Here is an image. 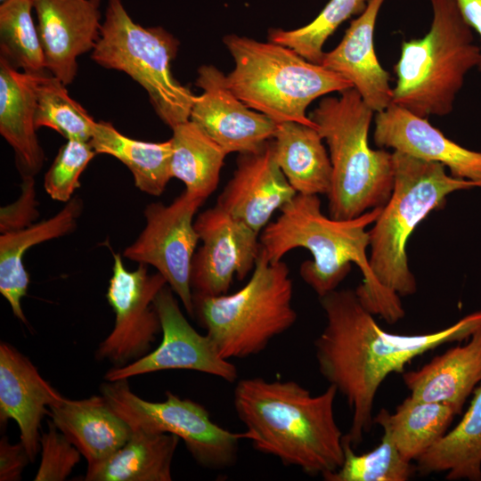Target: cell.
<instances>
[{
  "label": "cell",
  "instance_id": "8992f818",
  "mask_svg": "<svg viewBox=\"0 0 481 481\" xmlns=\"http://www.w3.org/2000/svg\"><path fill=\"white\" fill-rule=\"evenodd\" d=\"M429 1V30L422 37L404 40L394 66L392 103L422 118L452 111L468 73L479 68L481 54L456 1Z\"/></svg>",
  "mask_w": 481,
  "mask_h": 481
},
{
  "label": "cell",
  "instance_id": "ac0fdd59",
  "mask_svg": "<svg viewBox=\"0 0 481 481\" xmlns=\"http://www.w3.org/2000/svg\"><path fill=\"white\" fill-rule=\"evenodd\" d=\"M296 194L275 160L271 139L255 151L239 154L216 205L260 233Z\"/></svg>",
  "mask_w": 481,
  "mask_h": 481
},
{
  "label": "cell",
  "instance_id": "f546056e",
  "mask_svg": "<svg viewBox=\"0 0 481 481\" xmlns=\"http://www.w3.org/2000/svg\"><path fill=\"white\" fill-rule=\"evenodd\" d=\"M170 175L206 200L216 189L227 152L191 119L172 128Z\"/></svg>",
  "mask_w": 481,
  "mask_h": 481
},
{
  "label": "cell",
  "instance_id": "2e32d148",
  "mask_svg": "<svg viewBox=\"0 0 481 481\" xmlns=\"http://www.w3.org/2000/svg\"><path fill=\"white\" fill-rule=\"evenodd\" d=\"M46 70L65 86L75 79L77 58L101 35V0H32Z\"/></svg>",
  "mask_w": 481,
  "mask_h": 481
},
{
  "label": "cell",
  "instance_id": "30bf717a",
  "mask_svg": "<svg viewBox=\"0 0 481 481\" xmlns=\"http://www.w3.org/2000/svg\"><path fill=\"white\" fill-rule=\"evenodd\" d=\"M101 392L116 412L134 429L167 433L183 439L194 461L203 468L222 470L238 459L239 442L246 432L235 433L215 423L199 403L166 391L162 402L135 395L127 379L107 381Z\"/></svg>",
  "mask_w": 481,
  "mask_h": 481
},
{
  "label": "cell",
  "instance_id": "4dcf8cb0",
  "mask_svg": "<svg viewBox=\"0 0 481 481\" xmlns=\"http://www.w3.org/2000/svg\"><path fill=\"white\" fill-rule=\"evenodd\" d=\"M35 126L49 127L67 140L89 142L96 122L77 102L72 99L66 86L49 72L37 77Z\"/></svg>",
  "mask_w": 481,
  "mask_h": 481
},
{
  "label": "cell",
  "instance_id": "f1b7e54d",
  "mask_svg": "<svg viewBox=\"0 0 481 481\" xmlns=\"http://www.w3.org/2000/svg\"><path fill=\"white\" fill-rule=\"evenodd\" d=\"M455 415L449 404L410 395L393 413L381 409L374 421L390 435L405 460L416 461L447 432Z\"/></svg>",
  "mask_w": 481,
  "mask_h": 481
},
{
  "label": "cell",
  "instance_id": "f35d334b",
  "mask_svg": "<svg viewBox=\"0 0 481 481\" xmlns=\"http://www.w3.org/2000/svg\"><path fill=\"white\" fill-rule=\"evenodd\" d=\"M455 1L465 21L477 34L481 50V0ZM479 68L481 69V54Z\"/></svg>",
  "mask_w": 481,
  "mask_h": 481
},
{
  "label": "cell",
  "instance_id": "74e56055",
  "mask_svg": "<svg viewBox=\"0 0 481 481\" xmlns=\"http://www.w3.org/2000/svg\"><path fill=\"white\" fill-rule=\"evenodd\" d=\"M30 461L21 441L11 444L7 436L0 440V481H18Z\"/></svg>",
  "mask_w": 481,
  "mask_h": 481
},
{
  "label": "cell",
  "instance_id": "d6986e66",
  "mask_svg": "<svg viewBox=\"0 0 481 481\" xmlns=\"http://www.w3.org/2000/svg\"><path fill=\"white\" fill-rule=\"evenodd\" d=\"M61 398L27 356L11 344L0 343V423L16 422L31 462L40 451L42 420Z\"/></svg>",
  "mask_w": 481,
  "mask_h": 481
},
{
  "label": "cell",
  "instance_id": "836d02e7",
  "mask_svg": "<svg viewBox=\"0 0 481 481\" xmlns=\"http://www.w3.org/2000/svg\"><path fill=\"white\" fill-rule=\"evenodd\" d=\"M368 0H330L309 23L295 29H273L268 40L287 46L309 61L321 63L323 45L337 29L349 18L359 15Z\"/></svg>",
  "mask_w": 481,
  "mask_h": 481
},
{
  "label": "cell",
  "instance_id": "ffe728a7",
  "mask_svg": "<svg viewBox=\"0 0 481 481\" xmlns=\"http://www.w3.org/2000/svg\"><path fill=\"white\" fill-rule=\"evenodd\" d=\"M384 2L368 0L366 8L351 21L339 44L324 53L320 63L347 80L374 112L387 108L393 98L389 73L379 63L373 44Z\"/></svg>",
  "mask_w": 481,
  "mask_h": 481
},
{
  "label": "cell",
  "instance_id": "3957f363",
  "mask_svg": "<svg viewBox=\"0 0 481 481\" xmlns=\"http://www.w3.org/2000/svg\"><path fill=\"white\" fill-rule=\"evenodd\" d=\"M321 208L318 195L297 193L259 233L261 253L274 263L294 249H307L313 259L304 261L299 273L319 298L337 289L355 264L363 274L355 293L363 306L378 315V291L367 255V227L376 221L382 207L351 219L327 217Z\"/></svg>",
  "mask_w": 481,
  "mask_h": 481
},
{
  "label": "cell",
  "instance_id": "5b68a950",
  "mask_svg": "<svg viewBox=\"0 0 481 481\" xmlns=\"http://www.w3.org/2000/svg\"><path fill=\"white\" fill-rule=\"evenodd\" d=\"M373 114L352 87L338 97H323L308 116L329 149L332 183L327 196L332 218H355L383 207L391 196L392 152L369 143Z\"/></svg>",
  "mask_w": 481,
  "mask_h": 481
},
{
  "label": "cell",
  "instance_id": "cb8c5ba5",
  "mask_svg": "<svg viewBox=\"0 0 481 481\" xmlns=\"http://www.w3.org/2000/svg\"><path fill=\"white\" fill-rule=\"evenodd\" d=\"M82 208L83 201L76 196L53 216L20 230L1 233L0 293L16 318L26 325L28 321L21 307V299L27 295L29 277L23 264V256L35 245L71 232L77 226Z\"/></svg>",
  "mask_w": 481,
  "mask_h": 481
},
{
  "label": "cell",
  "instance_id": "5bb4252c",
  "mask_svg": "<svg viewBox=\"0 0 481 481\" xmlns=\"http://www.w3.org/2000/svg\"><path fill=\"white\" fill-rule=\"evenodd\" d=\"M194 226L202 244L192 259V293L226 294L234 277L243 280L254 269L259 233L216 205L200 213Z\"/></svg>",
  "mask_w": 481,
  "mask_h": 481
},
{
  "label": "cell",
  "instance_id": "484cf974",
  "mask_svg": "<svg viewBox=\"0 0 481 481\" xmlns=\"http://www.w3.org/2000/svg\"><path fill=\"white\" fill-rule=\"evenodd\" d=\"M179 437L134 429L127 442L107 459L87 465L85 481H170Z\"/></svg>",
  "mask_w": 481,
  "mask_h": 481
},
{
  "label": "cell",
  "instance_id": "e0dca14e",
  "mask_svg": "<svg viewBox=\"0 0 481 481\" xmlns=\"http://www.w3.org/2000/svg\"><path fill=\"white\" fill-rule=\"evenodd\" d=\"M374 125L373 141L379 148L440 163L452 176L471 181L481 188V151L447 138L428 118L391 103L376 112Z\"/></svg>",
  "mask_w": 481,
  "mask_h": 481
},
{
  "label": "cell",
  "instance_id": "ba28073f",
  "mask_svg": "<svg viewBox=\"0 0 481 481\" xmlns=\"http://www.w3.org/2000/svg\"><path fill=\"white\" fill-rule=\"evenodd\" d=\"M293 281L282 260L270 263L259 253L248 282L232 294H193V316L220 355L230 360L255 355L297 321Z\"/></svg>",
  "mask_w": 481,
  "mask_h": 481
},
{
  "label": "cell",
  "instance_id": "8d00e7d4",
  "mask_svg": "<svg viewBox=\"0 0 481 481\" xmlns=\"http://www.w3.org/2000/svg\"><path fill=\"white\" fill-rule=\"evenodd\" d=\"M21 177L22 183L20 197L13 203L1 208V233L29 226L34 224V221L39 216L34 176L24 175Z\"/></svg>",
  "mask_w": 481,
  "mask_h": 481
},
{
  "label": "cell",
  "instance_id": "d6a6232c",
  "mask_svg": "<svg viewBox=\"0 0 481 481\" xmlns=\"http://www.w3.org/2000/svg\"><path fill=\"white\" fill-rule=\"evenodd\" d=\"M343 447V463L336 471L323 477L324 480L407 481L416 471V466L401 455L386 430L379 444L366 453H355L345 436Z\"/></svg>",
  "mask_w": 481,
  "mask_h": 481
},
{
  "label": "cell",
  "instance_id": "4316f807",
  "mask_svg": "<svg viewBox=\"0 0 481 481\" xmlns=\"http://www.w3.org/2000/svg\"><path fill=\"white\" fill-rule=\"evenodd\" d=\"M416 463L422 475L446 472L447 480L481 481V382L461 421Z\"/></svg>",
  "mask_w": 481,
  "mask_h": 481
},
{
  "label": "cell",
  "instance_id": "7a4b0ae2",
  "mask_svg": "<svg viewBox=\"0 0 481 481\" xmlns=\"http://www.w3.org/2000/svg\"><path fill=\"white\" fill-rule=\"evenodd\" d=\"M337 394L332 385L314 395L294 380L252 377L238 380L233 406L255 450L323 477L344 461V436L334 412Z\"/></svg>",
  "mask_w": 481,
  "mask_h": 481
},
{
  "label": "cell",
  "instance_id": "52a82bcc",
  "mask_svg": "<svg viewBox=\"0 0 481 481\" xmlns=\"http://www.w3.org/2000/svg\"><path fill=\"white\" fill-rule=\"evenodd\" d=\"M223 41L234 61L226 75L230 90L275 123L293 121L316 128L306 113L311 102L353 87L338 74L287 46L232 34Z\"/></svg>",
  "mask_w": 481,
  "mask_h": 481
},
{
  "label": "cell",
  "instance_id": "83f0119b",
  "mask_svg": "<svg viewBox=\"0 0 481 481\" xmlns=\"http://www.w3.org/2000/svg\"><path fill=\"white\" fill-rule=\"evenodd\" d=\"M89 143L96 154L121 161L131 172L136 188L144 193L161 195L172 178L170 139L159 143L135 140L118 132L111 123L98 121Z\"/></svg>",
  "mask_w": 481,
  "mask_h": 481
},
{
  "label": "cell",
  "instance_id": "d4e9b609",
  "mask_svg": "<svg viewBox=\"0 0 481 481\" xmlns=\"http://www.w3.org/2000/svg\"><path fill=\"white\" fill-rule=\"evenodd\" d=\"M322 141L314 126L293 121L276 123L273 155L297 193L328 195L330 191L332 166Z\"/></svg>",
  "mask_w": 481,
  "mask_h": 481
},
{
  "label": "cell",
  "instance_id": "277c9868",
  "mask_svg": "<svg viewBox=\"0 0 481 481\" xmlns=\"http://www.w3.org/2000/svg\"><path fill=\"white\" fill-rule=\"evenodd\" d=\"M392 155L393 191L369 231V264L378 291V315L387 323H395L405 314L400 297L417 290L406 251L415 228L430 212L441 208L451 193L479 188L448 174L440 163L395 151Z\"/></svg>",
  "mask_w": 481,
  "mask_h": 481
},
{
  "label": "cell",
  "instance_id": "ab89813d",
  "mask_svg": "<svg viewBox=\"0 0 481 481\" xmlns=\"http://www.w3.org/2000/svg\"><path fill=\"white\" fill-rule=\"evenodd\" d=\"M5 1H6V0H0L1 3H4V2H5Z\"/></svg>",
  "mask_w": 481,
  "mask_h": 481
},
{
  "label": "cell",
  "instance_id": "603a6c76",
  "mask_svg": "<svg viewBox=\"0 0 481 481\" xmlns=\"http://www.w3.org/2000/svg\"><path fill=\"white\" fill-rule=\"evenodd\" d=\"M38 75L20 71L0 56V134L13 149L21 176H35L45 161L35 126Z\"/></svg>",
  "mask_w": 481,
  "mask_h": 481
},
{
  "label": "cell",
  "instance_id": "1f68e13d",
  "mask_svg": "<svg viewBox=\"0 0 481 481\" xmlns=\"http://www.w3.org/2000/svg\"><path fill=\"white\" fill-rule=\"evenodd\" d=\"M32 0H6L0 4V56L29 74L48 72Z\"/></svg>",
  "mask_w": 481,
  "mask_h": 481
},
{
  "label": "cell",
  "instance_id": "9a60e30c",
  "mask_svg": "<svg viewBox=\"0 0 481 481\" xmlns=\"http://www.w3.org/2000/svg\"><path fill=\"white\" fill-rule=\"evenodd\" d=\"M196 95L190 119L200 126L227 154L251 152L273 139L276 123L249 108L229 88L226 75L214 65L198 69Z\"/></svg>",
  "mask_w": 481,
  "mask_h": 481
},
{
  "label": "cell",
  "instance_id": "44dd1931",
  "mask_svg": "<svg viewBox=\"0 0 481 481\" xmlns=\"http://www.w3.org/2000/svg\"><path fill=\"white\" fill-rule=\"evenodd\" d=\"M57 428L78 449L87 465L100 462L129 439L133 430L103 395L61 399L47 414Z\"/></svg>",
  "mask_w": 481,
  "mask_h": 481
},
{
  "label": "cell",
  "instance_id": "7402d4cb",
  "mask_svg": "<svg viewBox=\"0 0 481 481\" xmlns=\"http://www.w3.org/2000/svg\"><path fill=\"white\" fill-rule=\"evenodd\" d=\"M411 396L451 405L460 414L481 382V328L468 342L436 355L422 367L403 372Z\"/></svg>",
  "mask_w": 481,
  "mask_h": 481
},
{
  "label": "cell",
  "instance_id": "9c48e42d",
  "mask_svg": "<svg viewBox=\"0 0 481 481\" xmlns=\"http://www.w3.org/2000/svg\"><path fill=\"white\" fill-rule=\"evenodd\" d=\"M178 47L179 41L165 29L144 28L133 20L121 0H108L91 58L137 82L147 92L159 118L173 128L190 119L196 96L171 71Z\"/></svg>",
  "mask_w": 481,
  "mask_h": 481
},
{
  "label": "cell",
  "instance_id": "e575fe53",
  "mask_svg": "<svg viewBox=\"0 0 481 481\" xmlns=\"http://www.w3.org/2000/svg\"><path fill=\"white\" fill-rule=\"evenodd\" d=\"M96 152L89 142L67 140L45 175L44 187L49 196L68 202L80 187L79 178Z\"/></svg>",
  "mask_w": 481,
  "mask_h": 481
},
{
  "label": "cell",
  "instance_id": "4fadbf2b",
  "mask_svg": "<svg viewBox=\"0 0 481 481\" xmlns=\"http://www.w3.org/2000/svg\"><path fill=\"white\" fill-rule=\"evenodd\" d=\"M153 305L161 323V342L142 358L110 369L104 375L106 381L167 370L200 371L229 383L238 379L237 368L220 355L207 334L199 333L189 323L167 284L156 296Z\"/></svg>",
  "mask_w": 481,
  "mask_h": 481
},
{
  "label": "cell",
  "instance_id": "8fae6325",
  "mask_svg": "<svg viewBox=\"0 0 481 481\" xmlns=\"http://www.w3.org/2000/svg\"><path fill=\"white\" fill-rule=\"evenodd\" d=\"M204 200L184 191L170 204L152 202L143 211L145 225L123 257L153 266L193 316L192 264L199 234L194 217Z\"/></svg>",
  "mask_w": 481,
  "mask_h": 481
},
{
  "label": "cell",
  "instance_id": "6da1fadb",
  "mask_svg": "<svg viewBox=\"0 0 481 481\" xmlns=\"http://www.w3.org/2000/svg\"><path fill=\"white\" fill-rule=\"evenodd\" d=\"M326 324L314 342L321 375L352 410L346 438L358 445L373 421L375 396L387 377L403 373L416 357L451 342L468 340L481 328V310L444 329L423 334L384 330L361 303L355 290L335 289L319 298Z\"/></svg>",
  "mask_w": 481,
  "mask_h": 481
},
{
  "label": "cell",
  "instance_id": "7c38bea8",
  "mask_svg": "<svg viewBox=\"0 0 481 481\" xmlns=\"http://www.w3.org/2000/svg\"><path fill=\"white\" fill-rule=\"evenodd\" d=\"M167 284L159 273H149L146 265L139 264L135 270H127L120 254H114L106 298L114 311L115 322L98 346L97 360H107L113 367H121L150 352L161 333L153 302Z\"/></svg>",
  "mask_w": 481,
  "mask_h": 481
},
{
  "label": "cell",
  "instance_id": "d590c367",
  "mask_svg": "<svg viewBox=\"0 0 481 481\" xmlns=\"http://www.w3.org/2000/svg\"><path fill=\"white\" fill-rule=\"evenodd\" d=\"M41 460L34 481H63L80 461L81 452L50 420L40 436Z\"/></svg>",
  "mask_w": 481,
  "mask_h": 481
}]
</instances>
